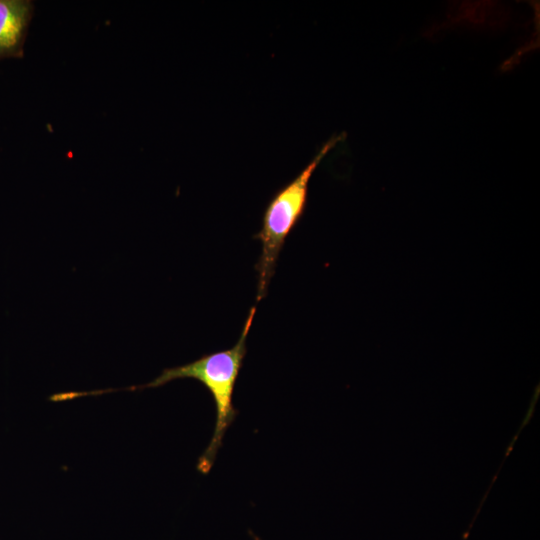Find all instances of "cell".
<instances>
[{"instance_id": "6da1fadb", "label": "cell", "mask_w": 540, "mask_h": 540, "mask_svg": "<svg viewBox=\"0 0 540 540\" xmlns=\"http://www.w3.org/2000/svg\"><path fill=\"white\" fill-rule=\"evenodd\" d=\"M256 307H252L246 319L240 338L236 344L227 350L205 354L199 359L172 368H166L162 373L144 385L130 386L121 389H102L93 391H79L76 396H96L119 390L137 391L146 388L163 386L176 379L192 378L201 382L211 393L215 409L216 420L211 440L198 459L197 469L202 474H208L220 449L224 435L235 420L238 411L233 405L235 384L247 353L246 340L249 334Z\"/></svg>"}, {"instance_id": "7a4b0ae2", "label": "cell", "mask_w": 540, "mask_h": 540, "mask_svg": "<svg viewBox=\"0 0 540 540\" xmlns=\"http://www.w3.org/2000/svg\"><path fill=\"white\" fill-rule=\"evenodd\" d=\"M341 139L342 135L333 136L324 143L307 166L268 202L262 216L261 229L253 236L261 242V254L255 265L258 273L257 302L266 296L285 240L304 215L312 175Z\"/></svg>"}, {"instance_id": "3957f363", "label": "cell", "mask_w": 540, "mask_h": 540, "mask_svg": "<svg viewBox=\"0 0 540 540\" xmlns=\"http://www.w3.org/2000/svg\"><path fill=\"white\" fill-rule=\"evenodd\" d=\"M33 13L30 0H0V59L23 57Z\"/></svg>"}, {"instance_id": "277c9868", "label": "cell", "mask_w": 540, "mask_h": 540, "mask_svg": "<svg viewBox=\"0 0 540 540\" xmlns=\"http://www.w3.org/2000/svg\"><path fill=\"white\" fill-rule=\"evenodd\" d=\"M252 537H253L254 540H261V539H259L256 535H253V534H252Z\"/></svg>"}]
</instances>
